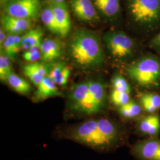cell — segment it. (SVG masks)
<instances>
[{
    "mask_svg": "<svg viewBox=\"0 0 160 160\" xmlns=\"http://www.w3.org/2000/svg\"><path fill=\"white\" fill-rule=\"evenodd\" d=\"M69 57L82 68H94L101 66L104 55L101 43L96 34L90 30H76L68 45Z\"/></svg>",
    "mask_w": 160,
    "mask_h": 160,
    "instance_id": "cell-1",
    "label": "cell"
},
{
    "mask_svg": "<svg viewBox=\"0 0 160 160\" xmlns=\"http://www.w3.org/2000/svg\"><path fill=\"white\" fill-rule=\"evenodd\" d=\"M128 76L139 86L157 87L160 84V60L154 56H145L129 65Z\"/></svg>",
    "mask_w": 160,
    "mask_h": 160,
    "instance_id": "cell-2",
    "label": "cell"
},
{
    "mask_svg": "<svg viewBox=\"0 0 160 160\" xmlns=\"http://www.w3.org/2000/svg\"><path fill=\"white\" fill-rule=\"evenodd\" d=\"M127 7L134 22L145 29L160 23V0H127Z\"/></svg>",
    "mask_w": 160,
    "mask_h": 160,
    "instance_id": "cell-3",
    "label": "cell"
},
{
    "mask_svg": "<svg viewBox=\"0 0 160 160\" xmlns=\"http://www.w3.org/2000/svg\"><path fill=\"white\" fill-rule=\"evenodd\" d=\"M68 99L69 108L78 113L96 114L102 110L92 97L88 81L73 86L69 93Z\"/></svg>",
    "mask_w": 160,
    "mask_h": 160,
    "instance_id": "cell-4",
    "label": "cell"
},
{
    "mask_svg": "<svg viewBox=\"0 0 160 160\" xmlns=\"http://www.w3.org/2000/svg\"><path fill=\"white\" fill-rule=\"evenodd\" d=\"M70 137L75 141L96 148L110 147L97 125V120L90 119L74 127L70 132Z\"/></svg>",
    "mask_w": 160,
    "mask_h": 160,
    "instance_id": "cell-5",
    "label": "cell"
},
{
    "mask_svg": "<svg viewBox=\"0 0 160 160\" xmlns=\"http://www.w3.org/2000/svg\"><path fill=\"white\" fill-rule=\"evenodd\" d=\"M103 40L111 55L117 59L130 57L135 51L133 40L122 31L114 30L106 33Z\"/></svg>",
    "mask_w": 160,
    "mask_h": 160,
    "instance_id": "cell-6",
    "label": "cell"
},
{
    "mask_svg": "<svg viewBox=\"0 0 160 160\" xmlns=\"http://www.w3.org/2000/svg\"><path fill=\"white\" fill-rule=\"evenodd\" d=\"M6 14L12 17L36 20L40 15L39 0H9L4 6Z\"/></svg>",
    "mask_w": 160,
    "mask_h": 160,
    "instance_id": "cell-7",
    "label": "cell"
},
{
    "mask_svg": "<svg viewBox=\"0 0 160 160\" xmlns=\"http://www.w3.org/2000/svg\"><path fill=\"white\" fill-rule=\"evenodd\" d=\"M131 154L138 160H160V139L147 138L135 143Z\"/></svg>",
    "mask_w": 160,
    "mask_h": 160,
    "instance_id": "cell-8",
    "label": "cell"
},
{
    "mask_svg": "<svg viewBox=\"0 0 160 160\" xmlns=\"http://www.w3.org/2000/svg\"><path fill=\"white\" fill-rule=\"evenodd\" d=\"M71 8L80 20L90 23L99 19L98 11L92 0H69Z\"/></svg>",
    "mask_w": 160,
    "mask_h": 160,
    "instance_id": "cell-9",
    "label": "cell"
},
{
    "mask_svg": "<svg viewBox=\"0 0 160 160\" xmlns=\"http://www.w3.org/2000/svg\"><path fill=\"white\" fill-rule=\"evenodd\" d=\"M135 127L141 135L157 137L160 133V116L156 113L142 117L138 120Z\"/></svg>",
    "mask_w": 160,
    "mask_h": 160,
    "instance_id": "cell-10",
    "label": "cell"
},
{
    "mask_svg": "<svg viewBox=\"0 0 160 160\" xmlns=\"http://www.w3.org/2000/svg\"><path fill=\"white\" fill-rule=\"evenodd\" d=\"M49 5L51 7L59 28V36L67 37L71 29V20L68 7L66 3L59 4L51 0H50Z\"/></svg>",
    "mask_w": 160,
    "mask_h": 160,
    "instance_id": "cell-11",
    "label": "cell"
},
{
    "mask_svg": "<svg viewBox=\"0 0 160 160\" xmlns=\"http://www.w3.org/2000/svg\"><path fill=\"white\" fill-rule=\"evenodd\" d=\"M40 51L42 62H51L62 57L63 53L62 45L55 39L47 38L42 40Z\"/></svg>",
    "mask_w": 160,
    "mask_h": 160,
    "instance_id": "cell-12",
    "label": "cell"
},
{
    "mask_svg": "<svg viewBox=\"0 0 160 160\" xmlns=\"http://www.w3.org/2000/svg\"><path fill=\"white\" fill-rule=\"evenodd\" d=\"M50 69L51 68L46 63L34 62L25 65L23 71L24 74L37 87L48 75Z\"/></svg>",
    "mask_w": 160,
    "mask_h": 160,
    "instance_id": "cell-13",
    "label": "cell"
},
{
    "mask_svg": "<svg viewBox=\"0 0 160 160\" xmlns=\"http://www.w3.org/2000/svg\"><path fill=\"white\" fill-rule=\"evenodd\" d=\"M61 95V92L59 91L57 84L48 75L42 80L39 86H37L33 100L34 102H39L50 97H57Z\"/></svg>",
    "mask_w": 160,
    "mask_h": 160,
    "instance_id": "cell-14",
    "label": "cell"
},
{
    "mask_svg": "<svg viewBox=\"0 0 160 160\" xmlns=\"http://www.w3.org/2000/svg\"><path fill=\"white\" fill-rule=\"evenodd\" d=\"M92 1L98 12L108 19L117 17L120 12V0H92Z\"/></svg>",
    "mask_w": 160,
    "mask_h": 160,
    "instance_id": "cell-15",
    "label": "cell"
},
{
    "mask_svg": "<svg viewBox=\"0 0 160 160\" xmlns=\"http://www.w3.org/2000/svg\"><path fill=\"white\" fill-rule=\"evenodd\" d=\"M97 125L103 137L110 146L116 143L119 138V131L116 124L106 118L97 119Z\"/></svg>",
    "mask_w": 160,
    "mask_h": 160,
    "instance_id": "cell-16",
    "label": "cell"
},
{
    "mask_svg": "<svg viewBox=\"0 0 160 160\" xmlns=\"http://www.w3.org/2000/svg\"><path fill=\"white\" fill-rule=\"evenodd\" d=\"M43 36V30L39 28L29 30L22 36L21 49L26 51L32 48L40 47Z\"/></svg>",
    "mask_w": 160,
    "mask_h": 160,
    "instance_id": "cell-17",
    "label": "cell"
},
{
    "mask_svg": "<svg viewBox=\"0 0 160 160\" xmlns=\"http://www.w3.org/2000/svg\"><path fill=\"white\" fill-rule=\"evenodd\" d=\"M22 38V36L20 34H8L1 48V51L4 52L12 60L14 59L21 49Z\"/></svg>",
    "mask_w": 160,
    "mask_h": 160,
    "instance_id": "cell-18",
    "label": "cell"
},
{
    "mask_svg": "<svg viewBox=\"0 0 160 160\" xmlns=\"http://www.w3.org/2000/svg\"><path fill=\"white\" fill-rule=\"evenodd\" d=\"M143 110L149 114L156 113L160 109V95L155 92L144 93L139 97Z\"/></svg>",
    "mask_w": 160,
    "mask_h": 160,
    "instance_id": "cell-19",
    "label": "cell"
},
{
    "mask_svg": "<svg viewBox=\"0 0 160 160\" xmlns=\"http://www.w3.org/2000/svg\"><path fill=\"white\" fill-rule=\"evenodd\" d=\"M7 82L12 90L22 95L28 94L32 90V87L28 81L14 72L8 77Z\"/></svg>",
    "mask_w": 160,
    "mask_h": 160,
    "instance_id": "cell-20",
    "label": "cell"
},
{
    "mask_svg": "<svg viewBox=\"0 0 160 160\" xmlns=\"http://www.w3.org/2000/svg\"><path fill=\"white\" fill-rule=\"evenodd\" d=\"M40 16L42 22L47 29L53 34L60 35L59 28L50 5L47 6L41 11Z\"/></svg>",
    "mask_w": 160,
    "mask_h": 160,
    "instance_id": "cell-21",
    "label": "cell"
},
{
    "mask_svg": "<svg viewBox=\"0 0 160 160\" xmlns=\"http://www.w3.org/2000/svg\"><path fill=\"white\" fill-rule=\"evenodd\" d=\"M142 108L141 104L133 100L119 107L118 112L120 116L126 119H133L139 117L142 112Z\"/></svg>",
    "mask_w": 160,
    "mask_h": 160,
    "instance_id": "cell-22",
    "label": "cell"
},
{
    "mask_svg": "<svg viewBox=\"0 0 160 160\" xmlns=\"http://www.w3.org/2000/svg\"><path fill=\"white\" fill-rule=\"evenodd\" d=\"M90 92L98 105L103 109L106 102L105 87L102 82L95 80L88 81Z\"/></svg>",
    "mask_w": 160,
    "mask_h": 160,
    "instance_id": "cell-23",
    "label": "cell"
},
{
    "mask_svg": "<svg viewBox=\"0 0 160 160\" xmlns=\"http://www.w3.org/2000/svg\"><path fill=\"white\" fill-rule=\"evenodd\" d=\"M11 59L1 51L0 54V80L7 82L8 77L12 72Z\"/></svg>",
    "mask_w": 160,
    "mask_h": 160,
    "instance_id": "cell-24",
    "label": "cell"
},
{
    "mask_svg": "<svg viewBox=\"0 0 160 160\" xmlns=\"http://www.w3.org/2000/svg\"><path fill=\"white\" fill-rule=\"evenodd\" d=\"M110 100L114 105L120 107L126 104L131 100L130 94L113 89L110 94Z\"/></svg>",
    "mask_w": 160,
    "mask_h": 160,
    "instance_id": "cell-25",
    "label": "cell"
},
{
    "mask_svg": "<svg viewBox=\"0 0 160 160\" xmlns=\"http://www.w3.org/2000/svg\"><path fill=\"white\" fill-rule=\"evenodd\" d=\"M2 18L5 19L8 22L16 26L18 28L20 29L23 32L28 30L32 26V20L26 18H22L18 17H12L8 15H3Z\"/></svg>",
    "mask_w": 160,
    "mask_h": 160,
    "instance_id": "cell-26",
    "label": "cell"
},
{
    "mask_svg": "<svg viewBox=\"0 0 160 160\" xmlns=\"http://www.w3.org/2000/svg\"><path fill=\"white\" fill-rule=\"evenodd\" d=\"M112 82L113 89L120 92H126L129 94L131 93V87L123 76L120 75H114L112 80Z\"/></svg>",
    "mask_w": 160,
    "mask_h": 160,
    "instance_id": "cell-27",
    "label": "cell"
},
{
    "mask_svg": "<svg viewBox=\"0 0 160 160\" xmlns=\"http://www.w3.org/2000/svg\"><path fill=\"white\" fill-rule=\"evenodd\" d=\"M24 59L29 62H38L42 59V53L40 49L37 50H28L24 52L23 53Z\"/></svg>",
    "mask_w": 160,
    "mask_h": 160,
    "instance_id": "cell-28",
    "label": "cell"
},
{
    "mask_svg": "<svg viewBox=\"0 0 160 160\" xmlns=\"http://www.w3.org/2000/svg\"><path fill=\"white\" fill-rule=\"evenodd\" d=\"M70 74H71V69L69 67L66 65L65 67L62 70V71L61 72V73L55 80H54V81L57 86H65L68 82Z\"/></svg>",
    "mask_w": 160,
    "mask_h": 160,
    "instance_id": "cell-29",
    "label": "cell"
},
{
    "mask_svg": "<svg viewBox=\"0 0 160 160\" xmlns=\"http://www.w3.org/2000/svg\"><path fill=\"white\" fill-rule=\"evenodd\" d=\"M66 65V63L63 62L55 63L54 65L51 67L48 76H49L54 81L61 73V72L62 71V70Z\"/></svg>",
    "mask_w": 160,
    "mask_h": 160,
    "instance_id": "cell-30",
    "label": "cell"
},
{
    "mask_svg": "<svg viewBox=\"0 0 160 160\" xmlns=\"http://www.w3.org/2000/svg\"><path fill=\"white\" fill-rule=\"evenodd\" d=\"M150 46L155 51L160 52V32L151 40Z\"/></svg>",
    "mask_w": 160,
    "mask_h": 160,
    "instance_id": "cell-31",
    "label": "cell"
},
{
    "mask_svg": "<svg viewBox=\"0 0 160 160\" xmlns=\"http://www.w3.org/2000/svg\"><path fill=\"white\" fill-rule=\"evenodd\" d=\"M7 36V35H6L4 30L2 29V27H1L0 29V46H1V48L2 47L4 41L6 40Z\"/></svg>",
    "mask_w": 160,
    "mask_h": 160,
    "instance_id": "cell-32",
    "label": "cell"
},
{
    "mask_svg": "<svg viewBox=\"0 0 160 160\" xmlns=\"http://www.w3.org/2000/svg\"><path fill=\"white\" fill-rule=\"evenodd\" d=\"M53 2H57V3H59V4H63V3H65V0H51Z\"/></svg>",
    "mask_w": 160,
    "mask_h": 160,
    "instance_id": "cell-33",
    "label": "cell"
}]
</instances>
